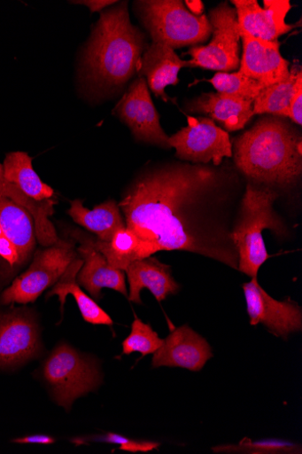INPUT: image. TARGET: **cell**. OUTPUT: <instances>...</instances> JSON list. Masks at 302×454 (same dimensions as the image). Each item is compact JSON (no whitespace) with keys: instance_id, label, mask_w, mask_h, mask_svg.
<instances>
[{"instance_id":"31","label":"cell","mask_w":302,"mask_h":454,"mask_svg":"<svg viewBox=\"0 0 302 454\" xmlns=\"http://www.w3.org/2000/svg\"><path fill=\"white\" fill-rule=\"evenodd\" d=\"M302 74L297 79L295 91L290 100L286 118H290L295 125H302Z\"/></svg>"},{"instance_id":"28","label":"cell","mask_w":302,"mask_h":454,"mask_svg":"<svg viewBox=\"0 0 302 454\" xmlns=\"http://www.w3.org/2000/svg\"><path fill=\"white\" fill-rule=\"evenodd\" d=\"M162 344L163 340L154 332L151 325L136 317L131 333L122 342V353L124 355L141 353L145 356L154 354Z\"/></svg>"},{"instance_id":"32","label":"cell","mask_w":302,"mask_h":454,"mask_svg":"<svg viewBox=\"0 0 302 454\" xmlns=\"http://www.w3.org/2000/svg\"><path fill=\"white\" fill-rule=\"evenodd\" d=\"M56 442V439L47 434H32L24 437H19L13 440V442L21 444H41L50 445Z\"/></svg>"},{"instance_id":"13","label":"cell","mask_w":302,"mask_h":454,"mask_svg":"<svg viewBox=\"0 0 302 454\" xmlns=\"http://www.w3.org/2000/svg\"><path fill=\"white\" fill-rule=\"evenodd\" d=\"M40 350L38 325L28 311L0 313V368L23 364Z\"/></svg>"},{"instance_id":"12","label":"cell","mask_w":302,"mask_h":454,"mask_svg":"<svg viewBox=\"0 0 302 454\" xmlns=\"http://www.w3.org/2000/svg\"><path fill=\"white\" fill-rule=\"evenodd\" d=\"M243 290L252 325L262 324L271 333L283 340L300 332L302 311L297 303L275 300L258 283L257 278L243 284Z\"/></svg>"},{"instance_id":"9","label":"cell","mask_w":302,"mask_h":454,"mask_svg":"<svg viewBox=\"0 0 302 454\" xmlns=\"http://www.w3.org/2000/svg\"><path fill=\"white\" fill-rule=\"evenodd\" d=\"M37 240L31 215L9 199H0V276L8 278L33 259Z\"/></svg>"},{"instance_id":"2","label":"cell","mask_w":302,"mask_h":454,"mask_svg":"<svg viewBox=\"0 0 302 454\" xmlns=\"http://www.w3.org/2000/svg\"><path fill=\"white\" fill-rule=\"evenodd\" d=\"M147 48L146 35L129 20L127 2L105 10L82 56L85 86L99 96L120 91L140 70Z\"/></svg>"},{"instance_id":"25","label":"cell","mask_w":302,"mask_h":454,"mask_svg":"<svg viewBox=\"0 0 302 454\" xmlns=\"http://www.w3.org/2000/svg\"><path fill=\"white\" fill-rule=\"evenodd\" d=\"M93 245L112 268L122 271L132 262L147 258L141 240L127 227L118 230L108 242L93 237Z\"/></svg>"},{"instance_id":"33","label":"cell","mask_w":302,"mask_h":454,"mask_svg":"<svg viewBox=\"0 0 302 454\" xmlns=\"http://www.w3.org/2000/svg\"><path fill=\"white\" fill-rule=\"evenodd\" d=\"M72 4L86 6L94 13L103 12L118 3L114 0H80V2H72Z\"/></svg>"},{"instance_id":"16","label":"cell","mask_w":302,"mask_h":454,"mask_svg":"<svg viewBox=\"0 0 302 454\" xmlns=\"http://www.w3.org/2000/svg\"><path fill=\"white\" fill-rule=\"evenodd\" d=\"M81 242L76 251L83 264L77 275V283L95 300L101 299L104 288H111L128 297L124 271L112 268L93 245V237L77 231L72 235Z\"/></svg>"},{"instance_id":"14","label":"cell","mask_w":302,"mask_h":454,"mask_svg":"<svg viewBox=\"0 0 302 454\" xmlns=\"http://www.w3.org/2000/svg\"><path fill=\"white\" fill-rule=\"evenodd\" d=\"M240 32L253 37L275 41L298 25L287 24L285 19L290 11L289 0H266L265 8L257 0H233Z\"/></svg>"},{"instance_id":"27","label":"cell","mask_w":302,"mask_h":454,"mask_svg":"<svg viewBox=\"0 0 302 454\" xmlns=\"http://www.w3.org/2000/svg\"><path fill=\"white\" fill-rule=\"evenodd\" d=\"M207 82L220 93L232 95L252 103L267 88L262 82L238 71L231 74L219 72Z\"/></svg>"},{"instance_id":"10","label":"cell","mask_w":302,"mask_h":454,"mask_svg":"<svg viewBox=\"0 0 302 454\" xmlns=\"http://www.w3.org/2000/svg\"><path fill=\"white\" fill-rule=\"evenodd\" d=\"M176 157L196 164L220 167L225 158L233 157L229 134L205 117H188V127L169 137Z\"/></svg>"},{"instance_id":"1","label":"cell","mask_w":302,"mask_h":454,"mask_svg":"<svg viewBox=\"0 0 302 454\" xmlns=\"http://www.w3.org/2000/svg\"><path fill=\"white\" fill-rule=\"evenodd\" d=\"M236 170L223 163L170 161L143 171L119 207L146 257L188 252L238 270L232 232L244 192Z\"/></svg>"},{"instance_id":"8","label":"cell","mask_w":302,"mask_h":454,"mask_svg":"<svg viewBox=\"0 0 302 454\" xmlns=\"http://www.w3.org/2000/svg\"><path fill=\"white\" fill-rule=\"evenodd\" d=\"M212 40L205 46L192 47L190 67H201L228 73L239 69L240 29L235 8L223 3L209 12Z\"/></svg>"},{"instance_id":"26","label":"cell","mask_w":302,"mask_h":454,"mask_svg":"<svg viewBox=\"0 0 302 454\" xmlns=\"http://www.w3.org/2000/svg\"><path fill=\"white\" fill-rule=\"evenodd\" d=\"M300 74H302L300 67H294L290 70V75L285 81L266 88L253 101V115L269 114L286 118L295 91L296 82Z\"/></svg>"},{"instance_id":"34","label":"cell","mask_w":302,"mask_h":454,"mask_svg":"<svg viewBox=\"0 0 302 454\" xmlns=\"http://www.w3.org/2000/svg\"><path fill=\"white\" fill-rule=\"evenodd\" d=\"M186 5L190 12L195 16L200 17L204 12V4L200 0H187Z\"/></svg>"},{"instance_id":"5","label":"cell","mask_w":302,"mask_h":454,"mask_svg":"<svg viewBox=\"0 0 302 454\" xmlns=\"http://www.w3.org/2000/svg\"><path fill=\"white\" fill-rule=\"evenodd\" d=\"M135 10L152 43L174 51L205 43L212 35L208 18L193 15L180 0H140Z\"/></svg>"},{"instance_id":"29","label":"cell","mask_w":302,"mask_h":454,"mask_svg":"<svg viewBox=\"0 0 302 454\" xmlns=\"http://www.w3.org/2000/svg\"><path fill=\"white\" fill-rule=\"evenodd\" d=\"M72 442L76 445H84L89 442H107L120 445L119 449L129 452H148L159 447V443L151 441L135 440L126 436L107 433L99 435L77 437Z\"/></svg>"},{"instance_id":"24","label":"cell","mask_w":302,"mask_h":454,"mask_svg":"<svg viewBox=\"0 0 302 454\" xmlns=\"http://www.w3.org/2000/svg\"><path fill=\"white\" fill-rule=\"evenodd\" d=\"M4 169L5 178L17 185L27 197L43 201L53 199L54 190L43 183L32 167V158L24 152L7 154Z\"/></svg>"},{"instance_id":"15","label":"cell","mask_w":302,"mask_h":454,"mask_svg":"<svg viewBox=\"0 0 302 454\" xmlns=\"http://www.w3.org/2000/svg\"><path fill=\"white\" fill-rule=\"evenodd\" d=\"M243 40L241 74L270 87L285 81L290 75V63L280 52L278 40L267 41L240 32Z\"/></svg>"},{"instance_id":"22","label":"cell","mask_w":302,"mask_h":454,"mask_svg":"<svg viewBox=\"0 0 302 454\" xmlns=\"http://www.w3.org/2000/svg\"><path fill=\"white\" fill-rule=\"evenodd\" d=\"M67 214L74 223L105 242L110 241L118 230L126 227L119 204L114 200H108L94 210H89L84 207L82 200L77 199L71 201Z\"/></svg>"},{"instance_id":"6","label":"cell","mask_w":302,"mask_h":454,"mask_svg":"<svg viewBox=\"0 0 302 454\" xmlns=\"http://www.w3.org/2000/svg\"><path fill=\"white\" fill-rule=\"evenodd\" d=\"M43 376L56 402L66 410L79 397L97 390L103 382L96 360L81 355L66 343L58 346L45 361Z\"/></svg>"},{"instance_id":"17","label":"cell","mask_w":302,"mask_h":454,"mask_svg":"<svg viewBox=\"0 0 302 454\" xmlns=\"http://www.w3.org/2000/svg\"><path fill=\"white\" fill-rule=\"evenodd\" d=\"M154 368L180 367L198 372L213 357L207 341L188 325L174 330L153 354Z\"/></svg>"},{"instance_id":"20","label":"cell","mask_w":302,"mask_h":454,"mask_svg":"<svg viewBox=\"0 0 302 454\" xmlns=\"http://www.w3.org/2000/svg\"><path fill=\"white\" fill-rule=\"evenodd\" d=\"M252 102L224 93H205L186 106L187 111L218 121L228 132L239 131L252 119Z\"/></svg>"},{"instance_id":"21","label":"cell","mask_w":302,"mask_h":454,"mask_svg":"<svg viewBox=\"0 0 302 454\" xmlns=\"http://www.w3.org/2000/svg\"><path fill=\"white\" fill-rule=\"evenodd\" d=\"M0 199H9L25 209L33 218L36 240L43 247L55 244L59 237L50 218L54 215L57 200L50 199L36 201L27 197L17 185L4 176V165L0 164Z\"/></svg>"},{"instance_id":"23","label":"cell","mask_w":302,"mask_h":454,"mask_svg":"<svg viewBox=\"0 0 302 454\" xmlns=\"http://www.w3.org/2000/svg\"><path fill=\"white\" fill-rule=\"evenodd\" d=\"M82 264V259L77 257L69 265L60 279L53 286L52 290L48 294V298L53 296L58 297L63 316L66 298L68 295H72L77 303L84 321L93 325H112L113 322L111 317L95 300L84 294L78 286L76 278Z\"/></svg>"},{"instance_id":"4","label":"cell","mask_w":302,"mask_h":454,"mask_svg":"<svg viewBox=\"0 0 302 454\" xmlns=\"http://www.w3.org/2000/svg\"><path fill=\"white\" fill-rule=\"evenodd\" d=\"M274 188L247 183L242 197L232 236L238 252V270L257 278L259 270L269 259L263 231L279 237L289 235V229L274 209L279 198Z\"/></svg>"},{"instance_id":"11","label":"cell","mask_w":302,"mask_h":454,"mask_svg":"<svg viewBox=\"0 0 302 454\" xmlns=\"http://www.w3.org/2000/svg\"><path fill=\"white\" fill-rule=\"evenodd\" d=\"M114 112L131 130L136 141L166 150L171 149L169 137L161 128L159 115L151 100L148 84L143 76L133 82Z\"/></svg>"},{"instance_id":"7","label":"cell","mask_w":302,"mask_h":454,"mask_svg":"<svg viewBox=\"0 0 302 454\" xmlns=\"http://www.w3.org/2000/svg\"><path fill=\"white\" fill-rule=\"evenodd\" d=\"M75 241L64 239L35 252L29 268L16 278L2 295V303L28 304L54 286L77 258Z\"/></svg>"},{"instance_id":"3","label":"cell","mask_w":302,"mask_h":454,"mask_svg":"<svg viewBox=\"0 0 302 454\" xmlns=\"http://www.w3.org/2000/svg\"><path fill=\"white\" fill-rule=\"evenodd\" d=\"M233 157L236 168L249 183L290 187L302 173L301 134L283 117L265 116L236 139Z\"/></svg>"},{"instance_id":"19","label":"cell","mask_w":302,"mask_h":454,"mask_svg":"<svg viewBox=\"0 0 302 454\" xmlns=\"http://www.w3.org/2000/svg\"><path fill=\"white\" fill-rule=\"evenodd\" d=\"M190 67L189 61L182 60L174 50L160 43H151L146 49L141 60L140 74L153 94L166 102L165 90L180 82V71ZM143 76V77H144Z\"/></svg>"},{"instance_id":"18","label":"cell","mask_w":302,"mask_h":454,"mask_svg":"<svg viewBox=\"0 0 302 454\" xmlns=\"http://www.w3.org/2000/svg\"><path fill=\"white\" fill-rule=\"evenodd\" d=\"M124 273L129 285L128 300L136 304H142L143 288H147L159 302L169 295L177 294L181 288L172 277L170 267L151 256L132 262Z\"/></svg>"},{"instance_id":"30","label":"cell","mask_w":302,"mask_h":454,"mask_svg":"<svg viewBox=\"0 0 302 454\" xmlns=\"http://www.w3.org/2000/svg\"><path fill=\"white\" fill-rule=\"evenodd\" d=\"M213 450L220 452H244V453H296L297 446L277 441L252 442L244 439L236 446H226L214 448Z\"/></svg>"}]
</instances>
